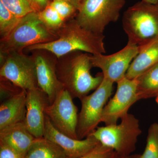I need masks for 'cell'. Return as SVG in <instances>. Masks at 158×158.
<instances>
[{"instance_id":"1","label":"cell","mask_w":158,"mask_h":158,"mask_svg":"<svg viewBox=\"0 0 158 158\" xmlns=\"http://www.w3.org/2000/svg\"><path fill=\"white\" fill-rule=\"evenodd\" d=\"M91 54L75 51L58 58L56 71L58 79L73 98L81 99L95 90L102 83V73L94 77Z\"/></svg>"},{"instance_id":"2","label":"cell","mask_w":158,"mask_h":158,"mask_svg":"<svg viewBox=\"0 0 158 158\" xmlns=\"http://www.w3.org/2000/svg\"><path fill=\"white\" fill-rule=\"evenodd\" d=\"M57 33L59 37L56 40L30 46L26 48V50H46L58 58L75 51H81L92 55L106 53L104 34L85 29L79 24L75 18L65 23Z\"/></svg>"},{"instance_id":"3","label":"cell","mask_w":158,"mask_h":158,"mask_svg":"<svg viewBox=\"0 0 158 158\" xmlns=\"http://www.w3.org/2000/svg\"><path fill=\"white\" fill-rule=\"evenodd\" d=\"M58 37L57 32L40 19L38 12L33 11L21 18L10 34L0 40V51L23 52L30 46L52 42Z\"/></svg>"},{"instance_id":"4","label":"cell","mask_w":158,"mask_h":158,"mask_svg":"<svg viewBox=\"0 0 158 158\" xmlns=\"http://www.w3.org/2000/svg\"><path fill=\"white\" fill-rule=\"evenodd\" d=\"M127 44L140 47L158 38V4L138 2L128 8L122 19Z\"/></svg>"},{"instance_id":"5","label":"cell","mask_w":158,"mask_h":158,"mask_svg":"<svg viewBox=\"0 0 158 158\" xmlns=\"http://www.w3.org/2000/svg\"><path fill=\"white\" fill-rule=\"evenodd\" d=\"M120 120L118 124L98 127L90 135L102 145L113 149L118 157H128L136 149L141 131L139 120L132 114L128 113Z\"/></svg>"},{"instance_id":"6","label":"cell","mask_w":158,"mask_h":158,"mask_svg":"<svg viewBox=\"0 0 158 158\" xmlns=\"http://www.w3.org/2000/svg\"><path fill=\"white\" fill-rule=\"evenodd\" d=\"M126 1L83 0L75 18L85 29L103 34L108 25L118 20Z\"/></svg>"},{"instance_id":"7","label":"cell","mask_w":158,"mask_h":158,"mask_svg":"<svg viewBox=\"0 0 158 158\" xmlns=\"http://www.w3.org/2000/svg\"><path fill=\"white\" fill-rule=\"evenodd\" d=\"M114 83L103 78L102 83L90 95L81 98L77 135L79 140L87 138L96 129L107 102L112 95Z\"/></svg>"},{"instance_id":"8","label":"cell","mask_w":158,"mask_h":158,"mask_svg":"<svg viewBox=\"0 0 158 158\" xmlns=\"http://www.w3.org/2000/svg\"><path fill=\"white\" fill-rule=\"evenodd\" d=\"M73 98L65 88L57 94L52 103L45 110V114L54 127L60 132L78 139L77 130L78 120V109Z\"/></svg>"},{"instance_id":"9","label":"cell","mask_w":158,"mask_h":158,"mask_svg":"<svg viewBox=\"0 0 158 158\" xmlns=\"http://www.w3.org/2000/svg\"><path fill=\"white\" fill-rule=\"evenodd\" d=\"M0 77L27 91L38 87L34 59L23 52L9 53L6 62L1 66Z\"/></svg>"},{"instance_id":"10","label":"cell","mask_w":158,"mask_h":158,"mask_svg":"<svg viewBox=\"0 0 158 158\" xmlns=\"http://www.w3.org/2000/svg\"><path fill=\"white\" fill-rule=\"evenodd\" d=\"M116 83V93L105 106L102 115L101 122L106 125L117 124L119 119L128 113L131 107L139 100L137 79L125 77Z\"/></svg>"},{"instance_id":"11","label":"cell","mask_w":158,"mask_h":158,"mask_svg":"<svg viewBox=\"0 0 158 158\" xmlns=\"http://www.w3.org/2000/svg\"><path fill=\"white\" fill-rule=\"evenodd\" d=\"M138 52V46L127 44L120 51L111 55H91V63L93 67L101 69L104 78L113 83H117L125 77Z\"/></svg>"},{"instance_id":"12","label":"cell","mask_w":158,"mask_h":158,"mask_svg":"<svg viewBox=\"0 0 158 158\" xmlns=\"http://www.w3.org/2000/svg\"><path fill=\"white\" fill-rule=\"evenodd\" d=\"M36 67L37 85L52 103L57 94L64 88L57 76L58 58L50 51L44 49L31 51Z\"/></svg>"},{"instance_id":"13","label":"cell","mask_w":158,"mask_h":158,"mask_svg":"<svg viewBox=\"0 0 158 158\" xmlns=\"http://www.w3.org/2000/svg\"><path fill=\"white\" fill-rule=\"evenodd\" d=\"M43 137L61 148L67 158H80L91 151L99 142L92 135L79 140L60 132L56 128L46 115Z\"/></svg>"},{"instance_id":"14","label":"cell","mask_w":158,"mask_h":158,"mask_svg":"<svg viewBox=\"0 0 158 158\" xmlns=\"http://www.w3.org/2000/svg\"><path fill=\"white\" fill-rule=\"evenodd\" d=\"M49 104L48 98L38 87L27 91L24 123L34 138L43 137L45 110Z\"/></svg>"},{"instance_id":"15","label":"cell","mask_w":158,"mask_h":158,"mask_svg":"<svg viewBox=\"0 0 158 158\" xmlns=\"http://www.w3.org/2000/svg\"><path fill=\"white\" fill-rule=\"evenodd\" d=\"M27 90H22L14 96L1 102L0 130L24 122L27 113Z\"/></svg>"},{"instance_id":"16","label":"cell","mask_w":158,"mask_h":158,"mask_svg":"<svg viewBox=\"0 0 158 158\" xmlns=\"http://www.w3.org/2000/svg\"><path fill=\"white\" fill-rule=\"evenodd\" d=\"M35 138L27 128L24 122L0 130V142L8 145L24 157Z\"/></svg>"},{"instance_id":"17","label":"cell","mask_w":158,"mask_h":158,"mask_svg":"<svg viewBox=\"0 0 158 158\" xmlns=\"http://www.w3.org/2000/svg\"><path fill=\"white\" fill-rule=\"evenodd\" d=\"M139 52L126 74L130 79H135L158 63V38L138 47Z\"/></svg>"},{"instance_id":"18","label":"cell","mask_w":158,"mask_h":158,"mask_svg":"<svg viewBox=\"0 0 158 158\" xmlns=\"http://www.w3.org/2000/svg\"><path fill=\"white\" fill-rule=\"evenodd\" d=\"M24 158H67V157L61 148L42 137L35 138Z\"/></svg>"},{"instance_id":"19","label":"cell","mask_w":158,"mask_h":158,"mask_svg":"<svg viewBox=\"0 0 158 158\" xmlns=\"http://www.w3.org/2000/svg\"><path fill=\"white\" fill-rule=\"evenodd\" d=\"M139 100L151 98L158 95V63L136 78Z\"/></svg>"},{"instance_id":"20","label":"cell","mask_w":158,"mask_h":158,"mask_svg":"<svg viewBox=\"0 0 158 158\" xmlns=\"http://www.w3.org/2000/svg\"><path fill=\"white\" fill-rule=\"evenodd\" d=\"M20 19V18L18 17L0 2L1 39L7 37L16 27Z\"/></svg>"},{"instance_id":"21","label":"cell","mask_w":158,"mask_h":158,"mask_svg":"<svg viewBox=\"0 0 158 158\" xmlns=\"http://www.w3.org/2000/svg\"><path fill=\"white\" fill-rule=\"evenodd\" d=\"M40 19L48 27L55 32L64 25L66 22L49 4L45 9L38 12Z\"/></svg>"},{"instance_id":"22","label":"cell","mask_w":158,"mask_h":158,"mask_svg":"<svg viewBox=\"0 0 158 158\" xmlns=\"http://www.w3.org/2000/svg\"><path fill=\"white\" fill-rule=\"evenodd\" d=\"M141 158H158V124H152L148 129L146 147Z\"/></svg>"},{"instance_id":"23","label":"cell","mask_w":158,"mask_h":158,"mask_svg":"<svg viewBox=\"0 0 158 158\" xmlns=\"http://www.w3.org/2000/svg\"><path fill=\"white\" fill-rule=\"evenodd\" d=\"M0 2L20 18L29 13L35 11L29 0H0Z\"/></svg>"},{"instance_id":"24","label":"cell","mask_w":158,"mask_h":158,"mask_svg":"<svg viewBox=\"0 0 158 158\" xmlns=\"http://www.w3.org/2000/svg\"><path fill=\"white\" fill-rule=\"evenodd\" d=\"M49 4L56 9L66 22L76 17L77 9L65 0H51Z\"/></svg>"},{"instance_id":"25","label":"cell","mask_w":158,"mask_h":158,"mask_svg":"<svg viewBox=\"0 0 158 158\" xmlns=\"http://www.w3.org/2000/svg\"><path fill=\"white\" fill-rule=\"evenodd\" d=\"M0 80L1 102L14 96L22 90L7 79L0 77Z\"/></svg>"},{"instance_id":"26","label":"cell","mask_w":158,"mask_h":158,"mask_svg":"<svg viewBox=\"0 0 158 158\" xmlns=\"http://www.w3.org/2000/svg\"><path fill=\"white\" fill-rule=\"evenodd\" d=\"M115 156L113 149L99 143L91 151L80 158H114Z\"/></svg>"},{"instance_id":"27","label":"cell","mask_w":158,"mask_h":158,"mask_svg":"<svg viewBox=\"0 0 158 158\" xmlns=\"http://www.w3.org/2000/svg\"><path fill=\"white\" fill-rule=\"evenodd\" d=\"M0 158H24L8 145L0 142Z\"/></svg>"},{"instance_id":"28","label":"cell","mask_w":158,"mask_h":158,"mask_svg":"<svg viewBox=\"0 0 158 158\" xmlns=\"http://www.w3.org/2000/svg\"><path fill=\"white\" fill-rule=\"evenodd\" d=\"M34 11L39 12L45 9L51 0H29Z\"/></svg>"},{"instance_id":"29","label":"cell","mask_w":158,"mask_h":158,"mask_svg":"<svg viewBox=\"0 0 158 158\" xmlns=\"http://www.w3.org/2000/svg\"><path fill=\"white\" fill-rule=\"evenodd\" d=\"M65 1L70 3L73 6H74L78 10L83 0H65Z\"/></svg>"},{"instance_id":"30","label":"cell","mask_w":158,"mask_h":158,"mask_svg":"<svg viewBox=\"0 0 158 158\" xmlns=\"http://www.w3.org/2000/svg\"><path fill=\"white\" fill-rule=\"evenodd\" d=\"M141 1L145 2L150 3V4H155V5L158 4V0H141Z\"/></svg>"},{"instance_id":"31","label":"cell","mask_w":158,"mask_h":158,"mask_svg":"<svg viewBox=\"0 0 158 158\" xmlns=\"http://www.w3.org/2000/svg\"><path fill=\"white\" fill-rule=\"evenodd\" d=\"M114 158H132V156H130L129 157H126V158H120L118 157H117V156L115 155V156H114Z\"/></svg>"},{"instance_id":"32","label":"cell","mask_w":158,"mask_h":158,"mask_svg":"<svg viewBox=\"0 0 158 158\" xmlns=\"http://www.w3.org/2000/svg\"><path fill=\"white\" fill-rule=\"evenodd\" d=\"M132 158H141L140 156H132Z\"/></svg>"},{"instance_id":"33","label":"cell","mask_w":158,"mask_h":158,"mask_svg":"<svg viewBox=\"0 0 158 158\" xmlns=\"http://www.w3.org/2000/svg\"><path fill=\"white\" fill-rule=\"evenodd\" d=\"M156 102L158 104V95L156 96Z\"/></svg>"}]
</instances>
